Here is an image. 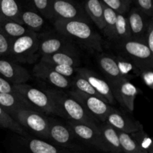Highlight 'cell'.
<instances>
[{
  "label": "cell",
  "instance_id": "7",
  "mask_svg": "<svg viewBox=\"0 0 153 153\" xmlns=\"http://www.w3.org/2000/svg\"><path fill=\"white\" fill-rule=\"evenodd\" d=\"M117 49L122 52L123 56L129 58L137 67H153V52L143 42L128 40L119 43Z\"/></svg>",
  "mask_w": 153,
  "mask_h": 153
},
{
  "label": "cell",
  "instance_id": "36",
  "mask_svg": "<svg viewBox=\"0 0 153 153\" xmlns=\"http://www.w3.org/2000/svg\"><path fill=\"white\" fill-rule=\"evenodd\" d=\"M132 3L134 4V7L138 9L147 17H152L153 14L152 0H136L132 1Z\"/></svg>",
  "mask_w": 153,
  "mask_h": 153
},
{
  "label": "cell",
  "instance_id": "21",
  "mask_svg": "<svg viewBox=\"0 0 153 153\" xmlns=\"http://www.w3.org/2000/svg\"><path fill=\"white\" fill-rule=\"evenodd\" d=\"M40 61L46 64L69 66L74 68L79 67L80 64V60L76 51H62L47 56H42Z\"/></svg>",
  "mask_w": 153,
  "mask_h": 153
},
{
  "label": "cell",
  "instance_id": "29",
  "mask_svg": "<svg viewBox=\"0 0 153 153\" xmlns=\"http://www.w3.org/2000/svg\"><path fill=\"white\" fill-rule=\"evenodd\" d=\"M72 81V89L74 91H79V92L82 93V94H87V95L92 96V97H95L97 98L100 99V100H102L103 102L107 103L106 100L100 95L99 93L96 91V90L91 86L89 84V82L84 79L83 77L80 76V75L76 73V76L71 79Z\"/></svg>",
  "mask_w": 153,
  "mask_h": 153
},
{
  "label": "cell",
  "instance_id": "37",
  "mask_svg": "<svg viewBox=\"0 0 153 153\" xmlns=\"http://www.w3.org/2000/svg\"><path fill=\"white\" fill-rule=\"evenodd\" d=\"M138 76L140 77L148 88L153 89V70L152 67H140Z\"/></svg>",
  "mask_w": 153,
  "mask_h": 153
},
{
  "label": "cell",
  "instance_id": "18",
  "mask_svg": "<svg viewBox=\"0 0 153 153\" xmlns=\"http://www.w3.org/2000/svg\"><path fill=\"white\" fill-rule=\"evenodd\" d=\"M21 143L28 153H82L63 149L41 139L29 138L28 137H22Z\"/></svg>",
  "mask_w": 153,
  "mask_h": 153
},
{
  "label": "cell",
  "instance_id": "11",
  "mask_svg": "<svg viewBox=\"0 0 153 153\" xmlns=\"http://www.w3.org/2000/svg\"><path fill=\"white\" fill-rule=\"evenodd\" d=\"M110 86L114 100H117L118 102L128 111L133 112L134 101L137 94L140 93V90L127 80H121L111 84Z\"/></svg>",
  "mask_w": 153,
  "mask_h": 153
},
{
  "label": "cell",
  "instance_id": "28",
  "mask_svg": "<svg viewBox=\"0 0 153 153\" xmlns=\"http://www.w3.org/2000/svg\"><path fill=\"white\" fill-rule=\"evenodd\" d=\"M21 22L22 25L35 33L40 31L45 23L44 19L37 12L32 10L21 12Z\"/></svg>",
  "mask_w": 153,
  "mask_h": 153
},
{
  "label": "cell",
  "instance_id": "26",
  "mask_svg": "<svg viewBox=\"0 0 153 153\" xmlns=\"http://www.w3.org/2000/svg\"><path fill=\"white\" fill-rule=\"evenodd\" d=\"M120 74L124 80L129 81L138 76L139 67L129 58L123 55L114 56Z\"/></svg>",
  "mask_w": 153,
  "mask_h": 153
},
{
  "label": "cell",
  "instance_id": "9",
  "mask_svg": "<svg viewBox=\"0 0 153 153\" xmlns=\"http://www.w3.org/2000/svg\"><path fill=\"white\" fill-rule=\"evenodd\" d=\"M69 95L83 105L85 110L98 122H105L106 117L111 109V106L95 97L82 94L79 91L70 90Z\"/></svg>",
  "mask_w": 153,
  "mask_h": 153
},
{
  "label": "cell",
  "instance_id": "3",
  "mask_svg": "<svg viewBox=\"0 0 153 153\" xmlns=\"http://www.w3.org/2000/svg\"><path fill=\"white\" fill-rule=\"evenodd\" d=\"M39 40L37 33L29 30L26 34L11 41L7 58L16 63L33 62L38 51Z\"/></svg>",
  "mask_w": 153,
  "mask_h": 153
},
{
  "label": "cell",
  "instance_id": "38",
  "mask_svg": "<svg viewBox=\"0 0 153 153\" xmlns=\"http://www.w3.org/2000/svg\"><path fill=\"white\" fill-rule=\"evenodd\" d=\"M43 63V62H42ZM45 65L47 66L50 69L53 70L56 73H59L60 75L63 76H65L67 78H70L76 73V68L69 66H64V65H58V64H46L43 63Z\"/></svg>",
  "mask_w": 153,
  "mask_h": 153
},
{
  "label": "cell",
  "instance_id": "23",
  "mask_svg": "<svg viewBox=\"0 0 153 153\" xmlns=\"http://www.w3.org/2000/svg\"><path fill=\"white\" fill-rule=\"evenodd\" d=\"M83 7L89 19L95 23L99 29L103 31L105 23L102 1L100 0H89L85 1Z\"/></svg>",
  "mask_w": 153,
  "mask_h": 153
},
{
  "label": "cell",
  "instance_id": "4",
  "mask_svg": "<svg viewBox=\"0 0 153 153\" xmlns=\"http://www.w3.org/2000/svg\"><path fill=\"white\" fill-rule=\"evenodd\" d=\"M13 88L18 94L32 105L39 112L55 114L63 117L61 112L44 91L34 88L27 84L13 85Z\"/></svg>",
  "mask_w": 153,
  "mask_h": 153
},
{
  "label": "cell",
  "instance_id": "39",
  "mask_svg": "<svg viewBox=\"0 0 153 153\" xmlns=\"http://www.w3.org/2000/svg\"><path fill=\"white\" fill-rule=\"evenodd\" d=\"M10 43L0 28V58H8Z\"/></svg>",
  "mask_w": 153,
  "mask_h": 153
},
{
  "label": "cell",
  "instance_id": "12",
  "mask_svg": "<svg viewBox=\"0 0 153 153\" xmlns=\"http://www.w3.org/2000/svg\"><path fill=\"white\" fill-rule=\"evenodd\" d=\"M0 77L13 85L25 84L30 79L28 70L7 58H0Z\"/></svg>",
  "mask_w": 153,
  "mask_h": 153
},
{
  "label": "cell",
  "instance_id": "33",
  "mask_svg": "<svg viewBox=\"0 0 153 153\" xmlns=\"http://www.w3.org/2000/svg\"><path fill=\"white\" fill-rule=\"evenodd\" d=\"M120 144L123 153H139L142 152L130 134L117 131Z\"/></svg>",
  "mask_w": 153,
  "mask_h": 153
},
{
  "label": "cell",
  "instance_id": "10",
  "mask_svg": "<svg viewBox=\"0 0 153 153\" xmlns=\"http://www.w3.org/2000/svg\"><path fill=\"white\" fill-rule=\"evenodd\" d=\"M53 20H79L90 23L84 7L74 1L55 0L52 1Z\"/></svg>",
  "mask_w": 153,
  "mask_h": 153
},
{
  "label": "cell",
  "instance_id": "1",
  "mask_svg": "<svg viewBox=\"0 0 153 153\" xmlns=\"http://www.w3.org/2000/svg\"><path fill=\"white\" fill-rule=\"evenodd\" d=\"M54 26L63 37L86 49L102 52V40L90 23L79 20H55Z\"/></svg>",
  "mask_w": 153,
  "mask_h": 153
},
{
  "label": "cell",
  "instance_id": "19",
  "mask_svg": "<svg viewBox=\"0 0 153 153\" xmlns=\"http://www.w3.org/2000/svg\"><path fill=\"white\" fill-rule=\"evenodd\" d=\"M0 106L7 114L17 110H31L39 112L18 94H0Z\"/></svg>",
  "mask_w": 153,
  "mask_h": 153
},
{
  "label": "cell",
  "instance_id": "40",
  "mask_svg": "<svg viewBox=\"0 0 153 153\" xmlns=\"http://www.w3.org/2000/svg\"><path fill=\"white\" fill-rule=\"evenodd\" d=\"M143 43L148 46L149 50L153 52V22L152 19H149L148 23L147 29L143 37Z\"/></svg>",
  "mask_w": 153,
  "mask_h": 153
},
{
  "label": "cell",
  "instance_id": "8",
  "mask_svg": "<svg viewBox=\"0 0 153 153\" xmlns=\"http://www.w3.org/2000/svg\"><path fill=\"white\" fill-rule=\"evenodd\" d=\"M67 126L70 128L76 140H81L88 146L98 150L108 152L100 134L99 126H93L71 120H68Z\"/></svg>",
  "mask_w": 153,
  "mask_h": 153
},
{
  "label": "cell",
  "instance_id": "30",
  "mask_svg": "<svg viewBox=\"0 0 153 153\" xmlns=\"http://www.w3.org/2000/svg\"><path fill=\"white\" fill-rule=\"evenodd\" d=\"M0 127L10 130L23 137H28V133L25 131V128L19 126L10 115L7 114L1 106H0Z\"/></svg>",
  "mask_w": 153,
  "mask_h": 153
},
{
  "label": "cell",
  "instance_id": "2",
  "mask_svg": "<svg viewBox=\"0 0 153 153\" xmlns=\"http://www.w3.org/2000/svg\"><path fill=\"white\" fill-rule=\"evenodd\" d=\"M45 92L49 96L55 106L62 114L63 117L68 120L75 121L93 126H99V122L96 120L83 107L81 103L67 93L57 89L47 88Z\"/></svg>",
  "mask_w": 153,
  "mask_h": 153
},
{
  "label": "cell",
  "instance_id": "15",
  "mask_svg": "<svg viewBox=\"0 0 153 153\" xmlns=\"http://www.w3.org/2000/svg\"><path fill=\"white\" fill-rule=\"evenodd\" d=\"M62 51H76L70 40L63 36H48L39 40L37 52L42 56H47Z\"/></svg>",
  "mask_w": 153,
  "mask_h": 153
},
{
  "label": "cell",
  "instance_id": "41",
  "mask_svg": "<svg viewBox=\"0 0 153 153\" xmlns=\"http://www.w3.org/2000/svg\"><path fill=\"white\" fill-rule=\"evenodd\" d=\"M17 94L13 85L0 77V94Z\"/></svg>",
  "mask_w": 153,
  "mask_h": 153
},
{
  "label": "cell",
  "instance_id": "27",
  "mask_svg": "<svg viewBox=\"0 0 153 153\" xmlns=\"http://www.w3.org/2000/svg\"><path fill=\"white\" fill-rule=\"evenodd\" d=\"M131 37L126 16L125 15L117 14V22L116 25H115L111 41H114L119 44V43L131 40Z\"/></svg>",
  "mask_w": 153,
  "mask_h": 153
},
{
  "label": "cell",
  "instance_id": "42",
  "mask_svg": "<svg viewBox=\"0 0 153 153\" xmlns=\"http://www.w3.org/2000/svg\"><path fill=\"white\" fill-rule=\"evenodd\" d=\"M139 153H148V152H139Z\"/></svg>",
  "mask_w": 153,
  "mask_h": 153
},
{
  "label": "cell",
  "instance_id": "20",
  "mask_svg": "<svg viewBox=\"0 0 153 153\" xmlns=\"http://www.w3.org/2000/svg\"><path fill=\"white\" fill-rule=\"evenodd\" d=\"M97 62L102 73L105 75L109 85L124 80L118 69L114 56L108 54H102L97 58Z\"/></svg>",
  "mask_w": 153,
  "mask_h": 153
},
{
  "label": "cell",
  "instance_id": "13",
  "mask_svg": "<svg viewBox=\"0 0 153 153\" xmlns=\"http://www.w3.org/2000/svg\"><path fill=\"white\" fill-rule=\"evenodd\" d=\"M75 70L77 74L80 75L89 82L90 85L96 90V91L106 100L108 104H114V97L112 94L110 85L107 81L102 79L94 71L85 67H76Z\"/></svg>",
  "mask_w": 153,
  "mask_h": 153
},
{
  "label": "cell",
  "instance_id": "25",
  "mask_svg": "<svg viewBox=\"0 0 153 153\" xmlns=\"http://www.w3.org/2000/svg\"><path fill=\"white\" fill-rule=\"evenodd\" d=\"M21 12L18 3L14 0H0V16L11 19L22 25Z\"/></svg>",
  "mask_w": 153,
  "mask_h": 153
},
{
  "label": "cell",
  "instance_id": "5",
  "mask_svg": "<svg viewBox=\"0 0 153 153\" xmlns=\"http://www.w3.org/2000/svg\"><path fill=\"white\" fill-rule=\"evenodd\" d=\"M9 115L23 128H28L40 138L49 140V121L43 114L31 110H17Z\"/></svg>",
  "mask_w": 153,
  "mask_h": 153
},
{
  "label": "cell",
  "instance_id": "14",
  "mask_svg": "<svg viewBox=\"0 0 153 153\" xmlns=\"http://www.w3.org/2000/svg\"><path fill=\"white\" fill-rule=\"evenodd\" d=\"M33 73L36 77L53 85L60 91L72 89L71 79L61 76L40 61L34 67Z\"/></svg>",
  "mask_w": 153,
  "mask_h": 153
},
{
  "label": "cell",
  "instance_id": "6",
  "mask_svg": "<svg viewBox=\"0 0 153 153\" xmlns=\"http://www.w3.org/2000/svg\"><path fill=\"white\" fill-rule=\"evenodd\" d=\"M49 121V140L57 146L76 152L83 153L85 147L79 144L76 138L67 125L61 123L53 118H48Z\"/></svg>",
  "mask_w": 153,
  "mask_h": 153
},
{
  "label": "cell",
  "instance_id": "17",
  "mask_svg": "<svg viewBox=\"0 0 153 153\" xmlns=\"http://www.w3.org/2000/svg\"><path fill=\"white\" fill-rule=\"evenodd\" d=\"M147 18L146 15L141 13L136 7H133L129 10L126 19L129 27L131 40L143 42V37L147 29L149 21Z\"/></svg>",
  "mask_w": 153,
  "mask_h": 153
},
{
  "label": "cell",
  "instance_id": "22",
  "mask_svg": "<svg viewBox=\"0 0 153 153\" xmlns=\"http://www.w3.org/2000/svg\"><path fill=\"white\" fill-rule=\"evenodd\" d=\"M99 128L108 152L111 153H123L120 144L117 131L107 122L99 124Z\"/></svg>",
  "mask_w": 153,
  "mask_h": 153
},
{
  "label": "cell",
  "instance_id": "31",
  "mask_svg": "<svg viewBox=\"0 0 153 153\" xmlns=\"http://www.w3.org/2000/svg\"><path fill=\"white\" fill-rule=\"evenodd\" d=\"M103 7V13H104V23L105 28L103 29V34L108 40H111L114 31L115 25L117 22V14L114 10L109 8L102 1Z\"/></svg>",
  "mask_w": 153,
  "mask_h": 153
},
{
  "label": "cell",
  "instance_id": "24",
  "mask_svg": "<svg viewBox=\"0 0 153 153\" xmlns=\"http://www.w3.org/2000/svg\"><path fill=\"white\" fill-rule=\"evenodd\" d=\"M0 28L5 37L10 41L26 34L29 30L21 24L11 19L0 16Z\"/></svg>",
  "mask_w": 153,
  "mask_h": 153
},
{
  "label": "cell",
  "instance_id": "16",
  "mask_svg": "<svg viewBox=\"0 0 153 153\" xmlns=\"http://www.w3.org/2000/svg\"><path fill=\"white\" fill-rule=\"evenodd\" d=\"M105 122L114 128L117 131L127 134L136 132L143 128V126L141 124L139 123V122L132 120L113 107L109 111Z\"/></svg>",
  "mask_w": 153,
  "mask_h": 153
},
{
  "label": "cell",
  "instance_id": "35",
  "mask_svg": "<svg viewBox=\"0 0 153 153\" xmlns=\"http://www.w3.org/2000/svg\"><path fill=\"white\" fill-rule=\"evenodd\" d=\"M102 1L117 14L121 15H125L132 4L131 0H102Z\"/></svg>",
  "mask_w": 153,
  "mask_h": 153
},
{
  "label": "cell",
  "instance_id": "32",
  "mask_svg": "<svg viewBox=\"0 0 153 153\" xmlns=\"http://www.w3.org/2000/svg\"><path fill=\"white\" fill-rule=\"evenodd\" d=\"M53 0H32L30 1L32 4L34 11L37 12L42 17L48 19H54L53 7H52Z\"/></svg>",
  "mask_w": 153,
  "mask_h": 153
},
{
  "label": "cell",
  "instance_id": "34",
  "mask_svg": "<svg viewBox=\"0 0 153 153\" xmlns=\"http://www.w3.org/2000/svg\"><path fill=\"white\" fill-rule=\"evenodd\" d=\"M137 146L142 152L152 153V142L150 137L143 131V129L139 130L136 132L130 134Z\"/></svg>",
  "mask_w": 153,
  "mask_h": 153
}]
</instances>
